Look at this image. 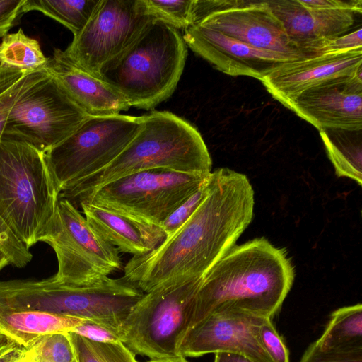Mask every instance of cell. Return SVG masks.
<instances>
[{
    "instance_id": "cell-1",
    "label": "cell",
    "mask_w": 362,
    "mask_h": 362,
    "mask_svg": "<svg viewBox=\"0 0 362 362\" xmlns=\"http://www.w3.org/2000/svg\"><path fill=\"white\" fill-rule=\"evenodd\" d=\"M247 177L227 168L211 173V189L188 220L153 250L133 256L123 278L147 293L168 281L201 278L233 247L252 220Z\"/></svg>"
},
{
    "instance_id": "cell-2",
    "label": "cell",
    "mask_w": 362,
    "mask_h": 362,
    "mask_svg": "<svg viewBox=\"0 0 362 362\" xmlns=\"http://www.w3.org/2000/svg\"><path fill=\"white\" fill-rule=\"evenodd\" d=\"M294 278L285 248L263 237L235 245L202 277L189 329L215 313L243 312L272 319Z\"/></svg>"
},
{
    "instance_id": "cell-3",
    "label": "cell",
    "mask_w": 362,
    "mask_h": 362,
    "mask_svg": "<svg viewBox=\"0 0 362 362\" xmlns=\"http://www.w3.org/2000/svg\"><path fill=\"white\" fill-rule=\"evenodd\" d=\"M141 117L142 127L110 164L64 187L59 198L74 206L107 183L139 171L165 168L207 175L212 161L198 130L168 111L154 110Z\"/></svg>"
},
{
    "instance_id": "cell-4",
    "label": "cell",
    "mask_w": 362,
    "mask_h": 362,
    "mask_svg": "<svg viewBox=\"0 0 362 362\" xmlns=\"http://www.w3.org/2000/svg\"><path fill=\"white\" fill-rule=\"evenodd\" d=\"M187 54L179 30L152 19L127 48L101 67L98 77L131 107L149 110L173 93Z\"/></svg>"
},
{
    "instance_id": "cell-5",
    "label": "cell",
    "mask_w": 362,
    "mask_h": 362,
    "mask_svg": "<svg viewBox=\"0 0 362 362\" xmlns=\"http://www.w3.org/2000/svg\"><path fill=\"white\" fill-rule=\"evenodd\" d=\"M60 191L45 153L14 139L0 141V215L30 248L53 216Z\"/></svg>"
},
{
    "instance_id": "cell-6",
    "label": "cell",
    "mask_w": 362,
    "mask_h": 362,
    "mask_svg": "<svg viewBox=\"0 0 362 362\" xmlns=\"http://www.w3.org/2000/svg\"><path fill=\"white\" fill-rule=\"evenodd\" d=\"M202 279L171 281L144 293L119 328L121 341L135 355L151 359L181 356Z\"/></svg>"
},
{
    "instance_id": "cell-7",
    "label": "cell",
    "mask_w": 362,
    "mask_h": 362,
    "mask_svg": "<svg viewBox=\"0 0 362 362\" xmlns=\"http://www.w3.org/2000/svg\"><path fill=\"white\" fill-rule=\"evenodd\" d=\"M209 175L165 168L139 171L107 183L81 199L76 207L87 202L160 226Z\"/></svg>"
},
{
    "instance_id": "cell-8",
    "label": "cell",
    "mask_w": 362,
    "mask_h": 362,
    "mask_svg": "<svg viewBox=\"0 0 362 362\" xmlns=\"http://www.w3.org/2000/svg\"><path fill=\"white\" fill-rule=\"evenodd\" d=\"M38 242L47 243L54 251L58 270L52 277L59 282L88 284L121 268L118 250L101 238L66 199H59Z\"/></svg>"
},
{
    "instance_id": "cell-9",
    "label": "cell",
    "mask_w": 362,
    "mask_h": 362,
    "mask_svg": "<svg viewBox=\"0 0 362 362\" xmlns=\"http://www.w3.org/2000/svg\"><path fill=\"white\" fill-rule=\"evenodd\" d=\"M142 126L141 117H88L69 137L45 153L59 191L110 164Z\"/></svg>"
},
{
    "instance_id": "cell-10",
    "label": "cell",
    "mask_w": 362,
    "mask_h": 362,
    "mask_svg": "<svg viewBox=\"0 0 362 362\" xmlns=\"http://www.w3.org/2000/svg\"><path fill=\"white\" fill-rule=\"evenodd\" d=\"M88 117L47 74L16 100L2 137L24 141L45 153L69 137Z\"/></svg>"
},
{
    "instance_id": "cell-11",
    "label": "cell",
    "mask_w": 362,
    "mask_h": 362,
    "mask_svg": "<svg viewBox=\"0 0 362 362\" xmlns=\"http://www.w3.org/2000/svg\"><path fill=\"white\" fill-rule=\"evenodd\" d=\"M152 19L144 0H99L88 23L63 52L78 67L99 78L101 67L127 48Z\"/></svg>"
},
{
    "instance_id": "cell-12",
    "label": "cell",
    "mask_w": 362,
    "mask_h": 362,
    "mask_svg": "<svg viewBox=\"0 0 362 362\" xmlns=\"http://www.w3.org/2000/svg\"><path fill=\"white\" fill-rule=\"evenodd\" d=\"M192 21L257 49L296 59L308 56L291 42L267 1L194 0Z\"/></svg>"
},
{
    "instance_id": "cell-13",
    "label": "cell",
    "mask_w": 362,
    "mask_h": 362,
    "mask_svg": "<svg viewBox=\"0 0 362 362\" xmlns=\"http://www.w3.org/2000/svg\"><path fill=\"white\" fill-rule=\"evenodd\" d=\"M264 317L243 312L209 315L189 329L180 346L184 357L210 353L238 354L255 362H273L262 347L258 330Z\"/></svg>"
},
{
    "instance_id": "cell-14",
    "label": "cell",
    "mask_w": 362,
    "mask_h": 362,
    "mask_svg": "<svg viewBox=\"0 0 362 362\" xmlns=\"http://www.w3.org/2000/svg\"><path fill=\"white\" fill-rule=\"evenodd\" d=\"M362 72V49L322 52L284 62L260 81L289 109L305 90L337 78Z\"/></svg>"
},
{
    "instance_id": "cell-15",
    "label": "cell",
    "mask_w": 362,
    "mask_h": 362,
    "mask_svg": "<svg viewBox=\"0 0 362 362\" xmlns=\"http://www.w3.org/2000/svg\"><path fill=\"white\" fill-rule=\"evenodd\" d=\"M289 109L319 131H361L362 72L337 78L300 94Z\"/></svg>"
},
{
    "instance_id": "cell-16",
    "label": "cell",
    "mask_w": 362,
    "mask_h": 362,
    "mask_svg": "<svg viewBox=\"0 0 362 362\" xmlns=\"http://www.w3.org/2000/svg\"><path fill=\"white\" fill-rule=\"evenodd\" d=\"M182 37L194 52L217 70L232 76H250L261 81L281 63L297 59L255 48L199 25H192L184 30Z\"/></svg>"
},
{
    "instance_id": "cell-17",
    "label": "cell",
    "mask_w": 362,
    "mask_h": 362,
    "mask_svg": "<svg viewBox=\"0 0 362 362\" xmlns=\"http://www.w3.org/2000/svg\"><path fill=\"white\" fill-rule=\"evenodd\" d=\"M266 1L291 42L308 56L321 53L327 42L344 35L358 13L349 8L308 6L302 0Z\"/></svg>"
},
{
    "instance_id": "cell-18",
    "label": "cell",
    "mask_w": 362,
    "mask_h": 362,
    "mask_svg": "<svg viewBox=\"0 0 362 362\" xmlns=\"http://www.w3.org/2000/svg\"><path fill=\"white\" fill-rule=\"evenodd\" d=\"M45 70L89 117L118 115L131 107L120 93L78 67L60 49H54Z\"/></svg>"
},
{
    "instance_id": "cell-19",
    "label": "cell",
    "mask_w": 362,
    "mask_h": 362,
    "mask_svg": "<svg viewBox=\"0 0 362 362\" xmlns=\"http://www.w3.org/2000/svg\"><path fill=\"white\" fill-rule=\"evenodd\" d=\"M91 228L105 240L122 252L133 256L149 253L165 236L160 226L87 202L78 204Z\"/></svg>"
},
{
    "instance_id": "cell-20",
    "label": "cell",
    "mask_w": 362,
    "mask_h": 362,
    "mask_svg": "<svg viewBox=\"0 0 362 362\" xmlns=\"http://www.w3.org/2000/svg\"><path fill=\"white\" fill-rule=\"evenodd\" d=\"M84 320L34 310H0V336L29 349L42 337L71 332Z\"/></svg>"
},
{
    "instance_id": "cell-21",
    "label": "cell",
    "mask_w": 362,
    "mask_h": 362,
    "mask_svg": "<svg viewBox=\"0 0 362 362\" xmlns=\"http://www.w3.org/2000/svg\"><path fill=\"white\" fill-rule=\"evenodd\" d=\"M320 132L327 156L339 177H347L362 185L361 132L325 129Z\"/></svg>"
},
{
    "instance_id": "cell-22",
    "label": "cell",
    "mask_w": 362,
    "mask_h": 362,
    "mask_svg": "<svg viewBox=\"0 0 362 362\" xmlns=\"http://www.w3.org/2000/svg\"><path fill=\"white\" fill-rule=\"evenodd\" d=\"M330 317L324 332L315 341L320 349L341 353L362 351V305L339 308Z\"/></svg>"
},
{
    "instance_id": "cell-23",
    "label": "cell",
    "mask_w": 362,
    "mask_h": 362,
    "mask_svg": "<svg viewBox=\"0 0 362 362\" xmlns=\"http://www.w3.org/2000/svg\"><path fill=\"white\" fill-rule=\"evenodd\" d=\"M99 0H25L21 16L37 11L60 23L77 35L90 19Z\"/></svg>"
},
{
    "instance_id": "cell-24",
    "label": "cell",
    "mask_w": 362,
    "mask_h": 362,
    "mask_svg": "<svg viewBox=\"0 0 362 362\" xmlns=\"http://www.w3.org/2000/svg\"><path fill=\"white\" fill-rule=\"evenodd\" d=\"M48 57L39 42L25 34L22 28L8 33L0 43V66L8 69L33 71L44 69Z\"/></svg>"
},
{
    "instance_id": "cell-25",
    "label": "cell",
    "mask_w": 362,
    "mask_h": 362,
    "mask_svg": "<svg viewBox=\"0 0 362 362\" xmlns=\"http://www.w3.org/2000/svg\"><path fill=\"white\" fill-rule=\"evenodd\" d=\"M47 74L45 69L24 71L0 66V141L16 100L30 86Z\"/></svg>"
},
{
    "instance_id": "cell-26",
    "label": "cell",
    "mask_w": 362,
    "mask_h": 362,
    "mask_svg": "<svg viewBox=\"0 0 362 362\" xmlns=\"http://www.w3.org/2000/svg\"><path fill=\"white\" fill-rule=\"evenodd\" d=\"M78 362H139L135 354L122 341L101 343L68 332Z\"/></svg>"
},
{
    "instance_id": "cell-27",
    "label": "cell",
    "mask_w": 362,
    "mask_h": 362,
    "mask_svg": "<svg viewBox=\"0 0 362 362\" xmlns=\"http://www.w3.org/2000/svg\"><path fill=\"white\" fill-rule=\"evenodd\" d=\"M28 350L33 362H78L68 332L44 336Z\"/></svg>"
},
{
    "instance_id": "cell-28",
    "label": "cell",
    "mask_w": 362,
    "mask_h": 362,
    "mask_svg": "<svg viewBox=\"0 0 362 362\" xmlns=\"http://www.w3.org/2000/svg\"><path fill=\"white\" fill-rule=\"evenodd\" d=\"M148 13L175 28L183 30L192 25L194 0H144Z\"/></svg>"
},
{
    "instance_id": "cell-29",
    "label": "cell",
    "mask_w": 362,
    "mask_h": 362,
    "mask_svg": "<svg viewBox=\"0 0 362 362\" xmlns=\"http://www.w3.org/2000/svg\"><path fill=\"white\" fill-rule=\"evenodd\" d=\"M211 189V174L160 225L165 239L170 237L194 214Z\"/></svg>"
},
{
    "instance_id": "cell-30",
    "label": "cell",
    "mask_w": 362,
    "mask_h": 362,
    "mask_svg": "<svg viewBox=\"0 0 362 362\" xmlns=\"http://www.w3.org/2000/svg\"><path fill=\"white\" fill-rule=\"evenodd\" d=\"M0 251L6 257L9 264L18 268L25 267L33 258L29 248L18 238L1 215Z\"/></svg>"
},
{
    "instance_id": "cell-31",
    "label": "cell",
    "mask_w": 362,
    "mask_h": 362,
    "mask_svg": "<svg viewBox=\"0 0 362 362\" xmlns=\"http://www.w3.org/2000/svg\"><path fill=\"white\" fill-rule=\"evenodd\" d=\"M259 341L273 362H289V352L271 318H264L258 330Z\"/></svg>"
},
{
    "instance_id": "cell-32",
    "label": "cell",
    "mask_w": 362,
    "mask_h": 362,
    "mask_svg": "<svg viewBox=\"0 0 362 362\" xmlns=\"http://www.w3.org/2000/svg\"><path fill=\"white\" fill-rule=\"evenodd\" d=\"M71 332L95 342L121 341L119 329L88 320H84Z\"/></svg>"
},
{
    "instance_id": "cell-33",
    "label": "cell",
    "mask_w": 362,
    "mask_h": 362,
    "mask_svg": "<svg viewBox=\"0 0 362 362\" xmlns=\"http://www.w3.org/2000/svg\"><path fill=\"white\" fill-rule=\"evenodd\" d=\"M300 362H362V351L341 353L323 351L315 341L307 348Z\"/></svg>"
},
{
    "instance_id": "cell-34",
    "label": "cell",
    "mask_w": 362,
    "mask_h": 362,
    "mask_svg": "<svg viewBox=\"0 0 362 362\" xmlns=\"http://www.w3.org/2000/svg\"><path fill=\"white\" fill-rule=\"evenodd\" d=\"M25 0H0V37H3L21 16Z\"/></svg>"
},
{
    "instance_id": "cell-35",
    "label": "cell",
    "mask_w": 362,
    "mask_h": 362,
    "mask_svg": "<svg viewBox=\"0 0 362 362\" xmlns=\"http://www.w3.org/2000/svg\"><path fill=\"white\" fill-rule=\"evenodd\" d=\"M362 49L361 28L349 34L337 37L327 42L322 48V52H342Z\"/></svg>"
},
{
    "instance_id": "cell-36",
    "label": "cell",
    "mask_w": 362,
    "mask_h": 362,
    "mask_svg": "<svg viewBox=\"0 0 362 362\" xmlns=\"http://www.w3.org/2000/svg\"><path fill=\"white\" fill-rule=\"evenodd\" d=\"M28 356V349L11 341L0 342V362H25Z\"/></svg>"
},
{
    "instance_id": "cell-37",
    "label": "cell",
    "mask_w": 362,
    "mask_h": 362,
    "mask_svg": "<svg viewBox=\"0 0 362 362\" xmlns=\"http://www.w3.org/2000/svg\"><path fill=\"white\" fill-rule=\"evenodd\" d=\"M214 362H255L245 356L228 353L218 352L215 354Z\"/></svg>"
},
{
    "instance_id": "cell-38",
    "label": "cell",
    "mask_w": 362,
    "mask_h": 362,
    "mask_svg": "<svg viewBox=\"0 0 362 362\" xmlns=\"http://www.w3.org/2000/svg\"><path fill=\"white\" fill-rule=\"evenodd\" d=\"M147 362H189L185 357L182 356H177L173 357H165L160 358L150 359Z\"/></svg>"
},
{
    "instance_id": "cell-39",
    "label": "cell",
    "mask_w": 362,
    "mask_h": 362,
    "mask_svg": "<svg viewBox=\"0 0 362 362\" xmlns=\"http://www.w3.org/2000/svg\"><path fill=\"white\" fill-rule=\"evenodd\" d=\"M9 264V262L6 257L0 251V271L6 266Z\"/></svg>"
},
{
    "instance_id": "cell-40",
    "label": "cell",
    "mask_w": 362,
    "mask_h": 362,
    "mask_svg": "<svg viewBox=\"0 0 362 362\" xmlns=\"http://www.w3.org/2000/svg\"><path fill=\"white\" fill-rule=\"evenodd\" d=\"M25 362H33L30 359V355H29V353H28V358L26 359V361Z\"/></svg>"
},
{
    "instance_id": "cell-41",
    "label": "cell",
    "mask_w": 362,
    "mask_h": 362,
    "mask_svg": "<svg viewBox=\"0 0 362 362\" xmlns=\"http://www.w3.org/2000/svg\"><path fill=\"white\" fill-rule=\"evenodd\" d=\"M5 339L2 337L0 336V342H1L3 340H4Z\"/></svg>"
}]
</instances>
